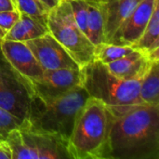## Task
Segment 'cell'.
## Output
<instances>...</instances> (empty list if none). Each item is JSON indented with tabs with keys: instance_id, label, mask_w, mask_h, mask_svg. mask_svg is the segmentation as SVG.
Returning a JSON list of instances; mask_svg holds the SVG:
<instances>
[{
	"instance_id": "obj_1",
	"label": "cell",
	"mask_w": 159,
	"mask_h": 159,
	"mask_svg": "<svg viewBox=\"0 0 159 159\" xmlns=\"http://www.w3.org/2000/svg\"><path fill=\"white\" fill-rule=\"evenodd\" d=\"M109 110L108 159H159V104Z\"/></svg>"
},
{
	"instance_id": "obj_2",
	"label": "cell",
	"mask_w": 159,
	"mask_h": 159,
	"mask_svg": "<svg viewBox=\"0 0 159 159\" xmlns=\"http://www.w3.org/2000/svg\"><path fill=\"white\" fill-rule=\"evenodd\" d=\"M111 112L100 100L89 97L76 115L67 141L71 159H108Z\"/></svg>"
},
{
	"instance_id": "obj_3",
	"label": "cell",
	"mask_w": 159,
	"mask_h": 159,
	"mask_svg": "<svg viewBox=\"0 0 159 159\" xmlns=\"http://www.w3.org/2000/svg\"><path fill=\"white\" fill-rule=\"evenodd\" d=\"M89 97L82 85L51 101L46 102L34 95L29 117L23 123L32 129L58 135L67 142L76 115Z\"/></svg>"
},
{
	"instance_id": "obj_4",
	"label": "cell",
	"mask_w": 159,
	"mask_h": 159,
	"mask_svg": "<svg viewBox=\"0 0 159 159\" xmlns=\"http://www.w3.org/2000/svg\"><path fill=\"white\" fill-rule=\"evenodd\" d=\"M82 86L89 96L102 102L108 108L143 104L140 86L143 78L123 79L113 75L107 66L92 61L81 68Z\"/></svg>"
},
{
	"instance_id": "obj_5",
	"label": "cell",
	"mask_w": 159,
	"mask_h": 159,
	"mask_svg": "<svg viewBox=\"0 0 159 159\" xmlns=\"http://www.w3.org/2000/svg\"><path fill=\"white\" fill-rule=\"evenodd\" d=\"M48 32L62 45L80 68L93 61L94 45L76 24L68 0L52 7L48 15Z\"/></svg>"
},
{
	"instance_id": "obj_6",
	"label": "cell",
	"mask_w": 159,
	"mask_h": 159,
	"mask_svg": "<svg viewBox=\"0 0 159 159\" xmlns=\"http://www.w3.org/2000/svg\"><path fill=\"white\" fill-rule=\"evenodd\" d=\"M6 141L11 148L12 159L69 158L64 139L32 129L24 123L11 130Z\"/></svg>"
},
{
	"instance_id": "obj_7",
	"label": "cell",
	"mask_w": 159,
	"mask_h": 159,
	"mask_svg": "<svg viewBox=\"0 0 159 159\" xmlns=\"http://www.w3.org/2000/svg\"><path fill=\"white\" fill-rule=\"evenodd\" d=\"M31 85L34 96L51 101L82 85L81 68L44 71L42 76L32 81Z\"/></svg>"
},
{
	"instance_id": "obj_8",
	"label": "cell",
	"mask_w": 159,
	"mask_h": 159,
	"mask_svg": "<svg viewBox=\"0 0 159 159\" xmlns=\"http://www.w3.org/2000/svg\"><path fill=\"white\" fill-rule=\"evenodd\" d=\"M25 44L32 50L43 71L80 68L68 51L49 32L40 37L28 40Z\"/></svg>"
},
{
	"instance_id": "obj_9",
	"label": "cell",
	"mask_w": 159,
	"mask_h": 159,
	"mask_svg": "<svg viewBox=\"0 0 159 159\" xmlns=\"http://www.w3.org/2000/svg\"><path fill=\"white\" fill-rule=\"evenodd\" d=\"M33 96L31 82L17 74L0 87V107L23 123L29 117Z\"/></svg>"
},
{
	"instance_id": "obj_10",
	"label": "cell",
	"mask_w": 159,
	"mask_h": 159,
	"mask_svg": "<svg viewBox=\"0 0 159 159\" xmlns=\"http://www.w3.org/2000/svg\"><path fill=\"white\" fill-rule=\"evenodd\" d=\"M0 48L13 70L20 76L29 82L42 76L44 71L25 42L3 39Z\"/></svg>"
},
{
	"instance_id": "obj_11",
	"label": "cell",
	"mask_w": 159,
	"mask_h": 159,
	"mask_svg": "<svg viewBox=\"0 0 159 159\" xmlns=\"http://www.w3.org/2000/svg\"><path fill=\"white\" fill-rule=\"evenodd\" d=\"M159 0H143L123 22L111 43L117 45L134 44L143 33Z\"/></svg>"
},
{
	"instance_id": "obj_12",
	"label": "cell",
	"mask_w": 159,
	"mask_h": 159,
	"mask_svg": "<svg viewBox=\"0 0 159 159\" xmlns=\"http://www.w3.org/2000/svg\"><path fill=\"white\" fill-rule=\"evenodd\" d=\"M143 0H105L102 3L104 39L111 43L123 22Z\"/></svg>"
},
{
	"instance_id": "obj_13",
	"label": "cell",
	"mask_w": 159,
	"mask_h": 159,
	"mask_svg": "<svg viewBox=\"0 0 159 159\" xmlns=\"http://www.w3.org/2000/svg\"><path fill=\"white\" fill-rule=\"evenodd\" d=\"M152 61L144 53L133 49L128 55L105 65L117 77L123 79H137L143 77Z\"/></svg>"
},
{
	"instance_id": "obj_14",
	"label": "cell",
	"mask_w": 159,
	"mask_h": 159,
	"mask_svg": "<svg viewBox=\"0 0 159 159\" xmlns=\"http://www.w3.org/2000/svg\"><path fill=\"white\" fill-rule=\"evenodd\" d=\"M47 33H48V27L46 20L25 13H20L19 20L6 33L4 39L26 42L40 37Z\"/></svg>"
},
{
	"instance_id": "obj_15",
	"label": "cell",
	"mask_w": 159,
	"mask_h": 159,
	"mask_svg": "<svg viewBox=\"0 0 159 159\" xmlns=\"http://www.w3.org/2000/svg\"><path fill=\"white\" fill-rule=\"evenodd\" d=\"M131 47L147 56L159 49V2L156 5L143 33Z\"/></svg>"
},
{
	"instance_id": "obj_16",
	"label": "cell",
	"mask_w": 159,
	"mask_h": 159,
	"mask_svg": "<svg viewBox=\"0 0 159 159\" xmlns=\"http://www.w3.org/2000/svg\"><path fill=\"white\" fill-rule=\"evenodd\" d=\"M139 96L143 104H159V61H153L143 75Z\"/></svg>"
},
{
	"instance_id": "obj_17",
	"label": "cell",
	"mask_w": 159,
	"mask_h": 159,
	"mask_svg": "<svg viewBox=\"0 0 159 159\" xmlns=\"http://www.w3.org/2000/svg\"><path fill=\"white\" fill-rule=\"evenodd\" d=\"M88 1V33L87 36L90 42L96 46L105 42L104 39V20L102 3L92 0Z\"/></svg>"
},
{
	"instance_id": "obj_18",
	"label": "cell",
	"mask_w": 159,
	"mask_h": 159,
	"mask_svg": "<svg viewBox=\"0 0 159 159\" xmlns=\"http://www.w3.org/2000/svg\"><path fill=\"white\" fill-rule=\"evenodd\" d=\"M133 49L134 48L129 45H117L102 42L94 47L93 60L103 64H108L128 55Z\"/></svg>"
},
{
	"instance_id": "obj_19",
	"label": "cell",
	"mask_w": 159,
	"mask_h": 159,
	"mask_svg": "<svg viewBox=\"0 0 159 159\" xmlns=\"http://www.w3.org/2000/svg\"><path fill=\"white\" fill-rule=\"evenodd\" d=\"M17 9L20 13H25L40 20H48L50 10L41 0H15Z\"/></svg>"
},
{
	"instance_id": "obj_20",
	"label": "cell",
	"mask_w": 159,
	"mask_h": 159,
	"mask_svg": "<svg viewBox=\"0 0 159 159\" xmlns=\"http://www.w3.org/2000/svg\"><path fill=\"white\" fill-rule=\"evenodd\" d=\"M75 20L80 30L87 35L88 33V1L87 0H68ZM89 38V37H88Z\"/></svg>"
},
{
	"instance_id": "obj_21",
	"label": "cell",
	"mask_w": 159,
	"mask_h": 159,
	"mask_svg": "<svg viewBox=\"0 0 159 159\" xmlns=\"http://www.w3.org/2000/svg\"><path fill=\"white\" fill-rule=\"evenodd\" d=\"M22 125V122L0 107V140H6L8 133Z\"/></svg>"
},
{
	"instance_id": "obj_22",
	"label": "cell",
	"mask_w": 159,
	"mask_h": 159,
	"mask_svg": "<svg viewBox=\"0 0 159 159\" xmlns=\"http://www.w3.org/2000/svg\"><path fill=\"white\" fill-rule=\"evenodd\" d=\"M20 15V12L18 9L0 11V28L6 32L10 30L19 20Z\"/></svg>"
},
{
	"instance_id": "obj_23",
	"label": "cell",
	"mask_w": 159,
	"mask_h": 159,
	"mask_svg": "<svg viewBox=\"0 0 159 159\" xmlns=\"http://www.w3.org/2000/svg\"><path fill=\"white\" fill-rule=\"evenodd\" d=\"M16 75L17 73L13 70L0 48V87Z\"/></svg>"
},
{
	"instance_id": "obj_24",
	"label": "cell",
	"mask_w": 159,
	"mask_h": 159,
	"mask_svg": "<svg viewBox=\"0 0 159 159\" xmlns=\"http://www.w3.org/2000/svg\"><path fill=\"white\" fill-rule=\"evenodd\" d=\"M0 159H12V151L6 140H0Z\"/></svg>"
},
{
	"instance_id": "obj_25",
	"label": "cell",
	"mask_w": 159,
	"mask_h": 159,
	"mask_svg": "<svg viewBox=\"0 0 159 159\" xmlns=\"http://www.w3.org/2000/svg\"><path fill=\"white\" fill-rule=\"evenodd\" d=\"M17 9L15 0H0V11Z\"/></svg>"
},
{
	"instance_id": "obj_26",
	"label": "cell",
	"mask_w": 159,
	"mask_h": 159,
	"mask_svg": "<svg viewBox=\"0 0 159 159\" xmlns=\"http://www.w3.org/2000/svg\"><path fill=\"white\" fill-rule=\"evenodd\" d=\"M48 8H52V7H54L55 6H57L60 2H61V0H41Z\"/></svg>"
},
{
	"instance_id": "obj_27",
	"label": "cell",
	"mask_w": 159,
	"mask_h": 159,
	"mask_svg": "<svg viewBox=\"0 0 159 159\" xmlns=\"http://www.w3.org/2000/svg\"><path fill=\"white\" fill-rule=\"evenodd\" d=\"M6 31H4V30H2L1 28H0V43H1V41L4 39V36H5V34H6Z\"/></svg>"
},
{
	"instance_id": "obj_28",
	"label": "cell",
	"mask_w": 159,
	"mask_h": 159,
	"mask_svg": "<svg viewBox=\"0 0 159 159\" xmlns=\"http://www.w3.org/2000/svg\"><path fill=\"white\" fill-rule=\"evenodd\" d=\"M92 1H97V2H103L105 0H92Z\"/></svg>"
}]
</instances>
